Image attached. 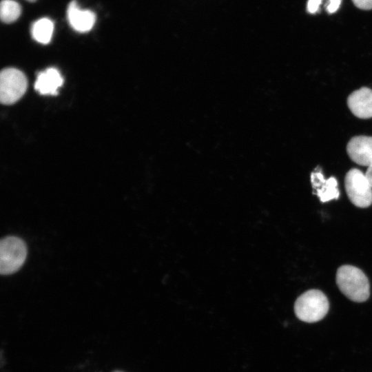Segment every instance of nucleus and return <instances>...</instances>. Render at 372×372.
<instances>
[{"mask_svg":"<svg viewBox=\"0 0 372 372\" xmlns=\"http://www.w3.org/2000/svg\"><path fill=\"white\" fill-rule=\"evenodd\" d=\"M336 283L340 291L349 300L362 302L370 294L368 278L360 269L352 265H342L336 273Z\"/></svg>","mask_w":372,"mask_h":372,"instance_id":"1","label":"nucleus"},{"mask_svg":"<svg viewBox=\"0 0 372 372\" xmlns=\"http://www.w3.org/2000/svg\"><path fill=\"white\" fill-rule=\"evenodd\" d=\"M329 308L325 294L318 289H311L300 295L294 304L296 317L305 322H316L322 320Z\"/></svg>","mask_w":372,"mask_h":372,"instance_id":"2","label":"nucleus"},{"mask_svg":"<svg viewBox=\"0 0 372 372\" xmlns=\"http://www.w3.org/2000/svg\"><path fill=\"white\" fill-rule=\"evenodd\" d=\"M27 256L24 241L16 236H7L0 242V272L9 275L18 271Z\"/></svg>","mask_w":372,"mask_h":372,"instance_id":"3","label":"nucleus"},{"mask_svg":"<svg viewBox=\"0 0 372 372\" xmlns=\"http://www.w3.org/2000/svg\"><path fill=\"white\" fill-rule=\"evenodd\" d=\"M344 187L350 201L356 207L366 208L372 204V187L365 174L358 169L353 168L347 173Z\"/></svg>","mask_w":372,"mask_h":372,"instance_id":"4","label":"nucleus"},{"mask_svg":"<svg viewBox=\"0 0 372 372\" xmlns=\"http://www.w3.org/2000/svg\"><path fill=\"white\" fill-rule=\"evenodd\" d=\"M27 89V79L15 68L3 69L0 75V100L3 104L10 105L19 100Z\"/></svg>","mask_w":372,"mask_h":372,"instance_id":"5","label":"nucleus"},{"mask_svg":"<svg viewBox=\"0 0 372 372\" xmlns=\"http://www.w3.org/2000/svg\"><path fill=\"white\" fill-rule=\"evenodd\" d=\"M347 151L350 158L363 166H372V136H357L349 141Z\"/></svg>","mask_w":372,"mask_h":372,"instance_id":"6","label":"nucleus"},{"mask_svg":"<svg viewBox=\"0 0 372 372\" xmlns=\"http://www.w3.org/2000/svg\"><path fill=\"white\" fill-rule=\"evenodd\" d=\"M351 112L360 118L372 117V90L363 87L353 92L347 99Z\"/></svg>","mask_w":372,"mask_h":372,"instance_id":"7","label":"nucleus"},{"mask_svg":"<svg viewBox=\"0 0 372 372\" xmlns=\"http://www.w3.org/2000/svg\"><path fill=\"white\" fill-rule=\"evenodd\" d=\"M67 18L70 26L79 32L90 31L96 21L95 14L89 10H81L75 1L68 6Z\"/></svg>","mask_w":372,"mask_h":372,"instance_id":"8","label":"nucleus"},{"mask_svg":"<svg viewBox=\"0 0 372 372\" xmlns=\"http://www.w3.org/2000/svg\"><path fill=\"white\" fill-rule=\"evenodd\" d=\"M63 82V79L59 72L55 68H50L39 73L34 88L41 94L55 95Z\"/></svg>","mask_w":372,"mask_h":372,"instance_id":"9","label":"nucleus"},{"mask_svg":"<svg viewBox=\"0 0 372 372\" xmlns=\"http://www.w3.org/2000/svg\"><path fill=\"white\" fill-rule=\"evenodd\" d=\"M54 23L48 18H41L34 22L31 28L32 38L42 44L48 43L52 37Z\"/></svg>","mask_w":372,"mask_h":372,"instance_id":"10","label":"nucleus"},{"mask_svg":"<svg viewBox=\"0 0 372 372\" xmlns=\"http://www.w3.org/2000/svg\"><path fill=\"white\" fill-rule=\"evenodd\" d=\"M21 12L20 5L13 0H2L0 6V17L6 23H12L18 19Z\"/></svg>","mask_w":372,"mask_h":372,"instance_id":"11","label":"nucleus"},{"mask_svg":"<svg viewBox=\"0 0 372 372\" xmlns=\"http://www.w3.org/2000/svg\"><path fill=\"white\" fill-rule=\"evenodd\" d=\"M322 203L328 202L333 199H338L340 192L338 189V182L335 178L330 177L325 183L313 192Z\"/></svg>","mask_w":372,"mask_h":372,"instance_id":"12","label":"nucleus"},{"mask_svg":"<svg viewBox=\"0 0 372 372\" xmlns=\"http://www.w3.org/2000/svg\"><path fill=\"white\" fill-rule=\"evenodd\" d=\"M326 180L327 179L324 178L320 170L315 171L311 173V181L312 187L315 190L320 187L325 183Z\"/></svg>","mask_w":372,"mask_h":372,"instance_id":"13","label":"nucleus"},{"mask_svg":"<svg viewBox=\"0 0 372 372\" xmlns=\"http://www.w3.org/2000/svg\"><path fill=\"white\" fill-rule=\"evenodd\" d=\"M354 5L364 10H369L372 9V0H352Z\"/></svg>","mask_w":372,"mask_h":372,"instance_id":"14","label":"nucleus"},{"mask_svg":"<svg viewBox=\"0 0 372 372\" xmlns=\"http://www.w3.org/2000/svg\"><path fill=\"white\" fill-rule=\"evenodd\" d=\"M322 0H308L307 10L311 14L316 13L321 4Z\"/></svg>","mask_w":372,"mask_h":372,"instance_id":"15","label":"nucleus"},{"mask_svg":"<svg viewBox=\"0 0 372 372\" xmlns=\"http://www.w3.org/2000/svg\"><path fill=\"white\" fill-rule=\"evenodd\" d=\"M341 3V0H329V3L327 6V11L331 14L336 12Z\"/></svg>","mask_w":372,"mask_h":372,"instance_id":"16","label":"nucleus"},{"mask_svg":"<svg viewBox=\"0 0 372 372\" xmlns=\"http://www.w3.org/2000/svg\"><path fill=\"white\" fill-rule=\"evenodd\" d=\"M365 176L370 186L372 187V166L368 167Z\"/></svg>","mask_w":372,"mask_h":372,"instance_id":"17","label":"nucleus"},{"mask_svg":"<svg viewBox=\"0 0 372 372\" xmlns=\"http://www.w3.org/2000/svg\"><path fill=\"white\" fill-rule=\"evenodd\" d=\"M27 1H30V2H34V1H35L36 0H27Z\"/></svg>","mask_w":372,"mask_h":372,"instance_id":"18","label":"nucleus"},{"mask_svg":"<svg viewBox=\"0 0 372 372\" xmlns=\"http://www.w3.org/2000/svg\"><path fill=\"white\" fill-rule=\"evenodd\" d=\"M112 372H123V371H114Z\"/></svg>","mask_w":372,"mask_h":372,"instance_id":"19","label":"nucleus"}]
</instances>
